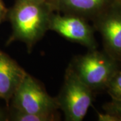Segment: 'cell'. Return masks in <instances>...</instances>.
<instances>
[{
    "label": "cell",
    "instance_id": "5bb4252c",
    "mask_svg": "<svg viewBox=\"0 0 121 121\" xmlns=\"http://www.w3.org/2000/svg\"><path fill=\"white\" fill-rule=\"evenodd\" d=\"M36 1L44 2V3H46V4L52 5L53 8L55 9V5H56V0H36Z\"/></svg>",
    "mask_w": 121,
    "mask_h": 121
},
{
    "label": "cell",
    "instance_id": "30bf717a",
    "mask_svg": "<svg viewBox=\"0 0 121 121\" xmlns=\"http://www.w3.org/2000/svg\"><path fill=\"white\" fill-rule=\"evenodd\" d=\"M106 89L112 98H121V69L110 79Z\"/></svg>",
    "mask_w": 121,
    "mask_h": 121
},
{
    "label": "cell",
    "instance_id": "8fae6325",
    "mask_svg": "<svg viewBox=\"0 0 121 121\" xmlns=\"http://www.w3.org/2000/svg\"><path fill=\"white\" fill-rule=\"evenodd\" d=\"M104 112L112 113L121 118V98H112L103 106Z\"/></svg>",
    "mask_w": 121,
    "mask_h": 121
},
{
    "label": "cell",
    "instance_id": "5b68a950",
    "mask_svg": "<svg viewBox=\"0 0 121 121\" xmlns=\"http://www.w3.org/2000/svg\"><path fill=\"white\" fill-rule=\"evenodd\" d=\"M92 21L102 36L104 51L121 64V0H116Z\"/></svg>",
    "mask_w": 121,
    "mask_h": 121
},
{
    "label": "cell",
    "instance_id": "52a82bcc",
    "mask_svg": "<svg viewBox=\"0 0 121 121\" xmlns=\"http://www.w3.org/2000/svg\"><path fill=\"white\" fill-rule=\"evenodd\" d=\"M24 69L0 50V98L9 101L26 74Z\"/></svg>",
    "mask_w": 121,
    "mask_h": 121
},
{
    "label": "cell",
    "instance_id": "7a4b0ae2",
    "mask_svg": "<svg viewBox=\"0 0 121 121\" xmlns=\"http://www.w3.org/2000/svg\"><path fill=\"white\" fill-rule=\"evenodd\" d=\"M120 64L104 51L95 48L75 56L69 65L80 80L94 91L106 89L110 79L120 69Z\"/></svg>",
    "mask_w": 121,
    "mask_h": 121
},
{
    "label": "cell",
    "instance_id": "4fadbf2b",
    "mask_svg": "<svg viewBox=\"0 0 121 121\" xmlns=\"http://www.w3.org/2000/svg\"><path fill=\"white\" fill-rule=\"evenodd\" d=\"M7 12H8V10L5 8L4 5L3 4L1 0H0V24L4 20Z\"/></svg>",
    "mask_w": 121,
    "mask_h": 121
},
{
    "label": "cell",
    "instance_id": "9c48e42d",
    "mask_svg": "<svg viewBox=\"0 0 121 121\" xmlns=\"http://www.w3.org/2000/svg\"><path fill=\"white\" fill-rule=\"evenodd\" d=\"M12 120L15 121H55L59 120L56 112L46 114L26 113L15 110Z\"/></svg>",
    "mask_w": 121,
    "mask_h": 121
},
{
    "label": "cell",
    "instance_id": "ba28073f",
    "mask_svg": "<svg viewBox=\"0 0 121 121\" xmlns=\"http://www.w3.org/2000/svg\"><path fill=\"white\" fill-rule=\"evenodd\" d=\"M116 0H56L55 12L93 20Z\"/></svg>",
    "mask_w": 121,
    "mask_h": 121
},
{
    "label": "cell",
    "instance_id": "277c9868",
    "mask_svg": "<svg viewBox=\"0 0 121 121\" xmlns=\"http://www.w3.org/2000/svg\"><path fill=\"white\" fill-rule=\"evenodd\" d=\"M12 98L14 109L24 112L46 114L59 109L56 98L49 95L39 81L28 73Z\"/></svg>",
    "mask_w": 121,
    "mask_h": 121
},
{
    "label": "cell",
    "instance_id": "7c38bea8",
    "mask_svg": "<svg viewBox=\"0 0 121 121\" xmlns=\"http://www.w3.org/2000/svg\"><path fill=\"white\" fill-rule=\"evenodd\" d=\"M97 115L99 121H121L120 117L107 112H104V113L97 112Z\"/></svg>",
    "mask_w": 121,
    "mask_h": 121
},
{
    "label": "cell",
    "instance_id": "6da1fadb",
    "mask_svg": "<svg viewBox=\"0 0 121 121\" xmlns=\"http://www.w3.org/2000/svg\"><path fill=\"white\" fill-rule=\"evenodd\" d=\"M55 9L36 0H16L9 11L12 28L11 41L24 43L28 51L43 37L49 27Z\"/></svg>",
    "mask_w": 121,
    "mask_h": 121
},
{
    "label": "cell",
    "instance_id": "9a60e30c",
    "mask_svg": "<svg viewBox=\"0 0 121 121\" xmlns=\"http://www.w3.org/2000/svg\"><path fill=\"white\" fill-rule=\"evenodd\" d=\"M2 120H4V117H3L2 114L0 113V121H2Z\"/></svg>",
    "mask_w": 121,
    "mask_h": 121
},
{
    "label": "cell",
    "instance_id": "3957f363",
    "mask_svg": "<svg viewBox=\"0 0 121 121\" xmlns=\"http://www.w3.org/2000/svg\"><path fill=\"white\" fill-rule=\"evenodd\" d=\"M93 91L82 82L69 65L56 102L67 121H82L93 99Z\"/></svg>",
    "mask_w": 121,
    "mask_h": 121
},
{
    "label": "cell",
    "instance_id": "8992f818",
    "mask_svg": "<svg viewBox=\"0 0 121 121\" xmlns=\"http://www.w3.org/2000/svg\"><path fill=\"white\" fill-rule=\"evenodd\" d=\"M48 30L70 41L80 44L89 50L97 48L95 29L84 17L71 14L52 13Z\"/></svg>",
    "mask_w": 121,
    "mask_h": 121
}]
</instances>
